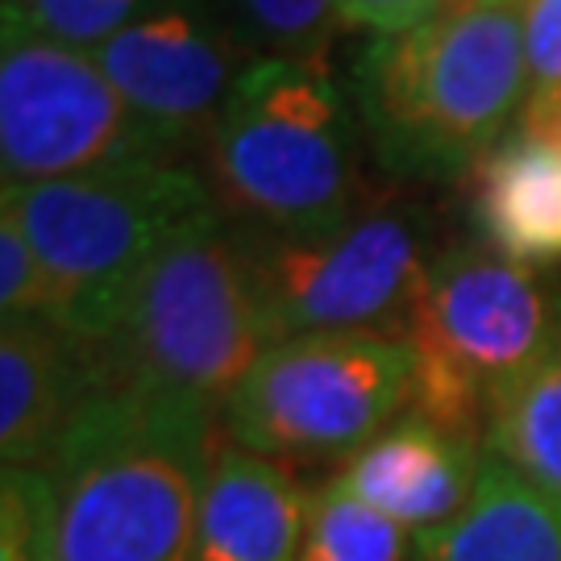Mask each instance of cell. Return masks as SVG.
<instances>
[{
    "instance_id": "cell-1",
    "label": "cell",
    "mask_w": 561,
    "mask_h": 561,
    "mask_svg": "<svg viewBox=\"0 0 561 561\" xmlns=\"http://www.w3.org/2000/svg\"><path fill=\"white\" fill-rule=\"evenodd\" d=\"M217 412L96 391L42 466L50 561H201Z\"/></svg>"
},
{
    "instance_id": "cell-2",
    "label": "cell",
    "mask_w": 561,
    "mask_h": 561,
    "mask_svg": "<svg viewBox=\"0 0 561 561\" xmlns=\"http://www.w3.org/2000/svg\"><path fill=\"white\" fill-rule=\"evenodd\" d=\"M528 101L524 0H454L354 62V108L370 159L403 183L466 180Z\"/></svg>"
},
{
    "instance_id": "cell-3",
    "label": "cell",
    "mask_w": 561,
    "mask_h": 561,
    "mask_svg": "<svg viewBox=\"0 0 561 561\" xmlns=\"http://www.w3.org/2000/svg\"><path fill=\"white\" fill-rule=\"evenodd\" d=\"M362 146L358 108L324 67L254 59L204 141V183L225 221L300 241L333 238L379 201Z\"/></svg>"
},
{
    "instance_id": "cell-4",
    "label": "cell",
    "mask_w": 561,
    "mask_h": 561,
    "mask_svg": "<svg viewBox=\"0 0 561 561\" xmlns=\"http://www.w3.org/2000/svg\"><path fill=\"white\" fill-rule=\"evenodd\" d=\"M266 350L259 304L221 208L183 221L129 283L101 345L83 362L96 391L213 408Z\"/></svg>"
},
{
    "instance_id": "cell-5",
    "label": "cell",
    "mask_w": 561,
    "mask_h": 561,
    "mask_svg": "<svg viewBox=\"0 0 561 561\" xmlns=\"http://www.w3.org/2000/svg\"><path fill=\"white\" fill-rule=\"evenodd\" d=\"M50 279V321L88 354L101 345L121 300L150 254L183 221L213 208L201 171L180 159H141L42 183H4Z\"/></svg>"
},
{
    "instance_id": "cell-6",
    "label": "cell",
    "mask_w": 561,
    "mask_h": 561,
    "mask_svg": "<svg viewBox=\"0 0 561 561\" xmlns=\"http://www.w3.org/2000/svg\"><path fill=\"white\" fill-rule=\"evenodd\" d=\"M558 333L561 279L479 241L445 245L433 254L403 337L412 350L408 412L486 449L500 387L541 358Z\"/></svg>"
},
{
    "instance_id": "cell-7",
    "label": "cell",
    "mask_w": 561,
    "mask_h": 561,
    "mask_svg": "<svg viewBox=\"0 0 561 561\" xmlns=\"http://www.w3.org/2000/svg\"><path fill=\"white\" fill-rule=\"evenodd\" d=\"M266 345L308 333L408 337L428 279L433 225L421 204L379 196L333 238L300 241L233 225Z\"/></svg>"
},
{
    "instance_id": "cell-8",
    "label": "cell",
    "mask_w": 561,
    "mask_h": 561,
    "mask_svg": "<svg viewBox=\"0 0 561 561\" xmlns=\"http://www.w3.org/2000/svg\"><path fill=\"white\" fill-rule=\"evenodd\" d=\"M412 403V350L379 333H308L266 345L221 403L225 442L262 458L337 461Z\"/></svg>"
},
{
    "instance_id": "cell-9",
    "label": "cell",
    "mask_w": 561,
    "mask_h": 561,
    "mask_svg": "<svg viewBox=\"0 0 561 561\" xmlns=\"http://www.w3.org/2000/svg\"><path fill=\"white\" fill-rule=\"evenodd\" d=\"M141 159H180L125 104L88 50L18 21L0 34V162L4 183L88 175Z\"/></svg>"
},
{
    "instance_id": "cell-10",
    "label": "cell",
    "mask_w": 561,
    "mask_h": 561,
    "mask_svg": "<svg viewBox=\"0 0 561 561\" xmlns=\"http://www.w3.org/2000/svg\"><path fill=\"white\" fill-rule=\"evenodd\" d=\"M88 55L180 159L201 154L241 71L254 62L250 46L204 0H154Z\"/></svg>"
},
{
    "instance_id": "cell-11",
    "label": "cell",
    "mask_w": 561,
    "mask_h": 561,
    "mask_svg": "<svg viewBox=\"0 0 561 561\" xmlns=\"http://www.w3.org/2000/svg\"><path fill=\"white\" fill-rule=\"evenodd\" d=\"M482 454V445L461 442L416 412H403L333 479L408 533H428L458 516V507L470 500Z\"/></svg>"
},
{
    "instance_id": "cell-12",
    "label": "cell",
    "mask_w": 561,
    "mask_h": 561,
    "mask_svg": "<svg viewBox=\"0 0 561 561\" xmlns=\"http://www.w3.org/2000/svg\"><path fill=\"white\" fill-rule=\"evenodd\" d=\"M92 400L80 345L55 321L4 317L0 324V458L42 470Z\"/></svg>"
},
{
    "instance_id": "cell-13",
    "label": "cell",
    "mask_w": 561,
    "mask_h": 561,
    "mask_svg": "<svg viewBox=\"0 0 561 561\" xmlns=\"http://www.w3.org/2000/svg\"><path fill=\"white\" fill-rule=\"evenodd\" d=\"M312 495L275 458L217 442L201 512V561H300Z\"/></svg>"
},
{
    "instance_id": "cell-14",
    "label": "cell",
    "mask_w": 561,
    "mask_h": 561,
    "mask_svg": "<svg viewBox=\"0 0 561 561\" xmlns=\"http://www.w3.org/2000/svg\"><path fill=\"white\" fill-rule=\"evenodd\" d=\"M482 241L520 266H561V150L516 129L466 175Z\"/></svg>"
},
{
    "instance_id": "cell-15",
    "label": "cell",
    "mask_w": 561,
    "mask_h": 561,
    "mask_svg": "<svg viewBox=\"0 0 561 561\" xmlns=\"http://www.w3.org/2000/svg\"><path fill=\"white\" fill-rule=\"evenodd\" d=\"M408 561H561V495L482 454L470 500L416 533Z\"/></svg>"
},
{
    "instance_id": "cell-16",
    "label": "cell",
    "mask_w": 561,
    "mask_h": 561,
    "mask_svg": "<svg viewBox=\"0 0 561 561\" xmlns=\"http://www.w3.org/2000/svg\"><path fill=\"white\" fill-rule=\"evenodd\" d=\"M486 454L561 495V333L500 387L486 421Z\"/></svg>"
},
{
    "instance_id": "cell-17",
    "label": "cell",
    "mask_w": 561,
    "mask_h": 561,
    "mask_svg": "<svg viewBox=\"0 0 561 561\" xmlns=\"http://www.w3.org/2000/svg\"><path fill=\"white\" fill-rule=\"evenodd\" d=\"M238 34L254 59H291L329 71L345 30L337 0H204Z\"/></svg>"
},
{
    "instance_id": "cell-18",
    "label": "cell",
    "mask_w": 561,
    "mask_h": 561,
    "mask_svg": "<svg viewBox=\"0 0 561 561\" xmlns=\"http://www.w3.org/2000/svg\"><path fill=\"white\" fill-rule=\"evenodd\" d=\"M416 533L350 495L337 479L312 491L300 561H408Z\"/></svg>"
},
{
    "instance_id": "cell-19",
    "label": "cell",
    "mask_w": 561,
    "mask_h": 561,
    "mask_svg": "<svg viewBox=\"0 0 561 561\" xmlns=\"http://www.w3.org/2000/svg\"><path fill=\"white\" fill-rule=\"evenodd\" d=\"M150 4L154 0H4V21H18L76 50H96Z\"/></svg>"
},
{
    "instance_id": "cell-20",
    "label": "cell",
    "mask_w": 561,
    "mask_h": 561,
    "mask_svg": "<svg viewBox=\"0 0 561 561\" xmlns=\"http://www.w3.org/2000/svg\"><path fill=\"white\" fill-rule=\"evenodd\" d=\"M0 561H50V491L42 470L0 474Z\"/></svg>"
},
{
    "instance_id": "cell-21",
    "label": "cell",
    "mask_w": 561,
    "mask_h": 561,
    "mask_svg": "<svg viewBox=\"0 0 561 561\" xmlns=\"http://www.w3.org/2000/svg\"><path fill=\"white\" fill-rule=\"evenodd\" d=\"M50 279L38 250L30 245L18 213L0 204V312L4 317H42L50 321Z\"/></svg>"
},
{
    "instance_id": "cell-22",
    "label": "cell",
    "mask_w": 561,
    "mask_h": 561,
    "mask_svg": "<svg viewBox=\"0 0 561 561\" xmlns=\"http://www.w3.org/2000/svg\"><path fill=\"white\" fill-rule=\"evenodd\" d=\"M528 101L561 92V0H524Z\"/></svg>"
},
{
    "instance_id": "cell-23",
    "label": "cell",
    "mask_w": 561,
    "mask_h": 561,
    "mask_svg": "<svg viewBox=\"0 0 561 561\" xmlns=\"http://www.w3.org/2000/svg\"><path fill=\"white\" fill-rule=\"evenodd\" d=\"M454 0H337L345 30H362L375 38H391L403 30H416L424 21L445 13Z\"/></svg>"
},
{
    "instance_id": "cell-24",
    "label": "cell",
    "mask_w": 561,
    "mask_h": 561,
    "mask_svg": "<svg viewBox=\"0 0 561 561\" xmlns=\"http://www.w3.org/2000/svg\"><path fill=\"white\" fill-rule=\"evenodd\" d=\"M520 129H528V134H537V138H545V141H553L561 150V92L541 96V101H524Z\"/></svg>"
}]
</instances>
